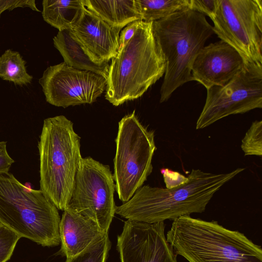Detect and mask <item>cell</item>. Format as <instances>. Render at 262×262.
<instances>
[{"label":"cell","mask_w":262,"mask_h":262,"mask_svg":"<svg viewBox=\"0 0 262 262\" xmlns=\"http://www.w3.org/2000/svg\"><path fill=\"white\" fill-rule=\"evenodd\" d=\"M245 169L216 174L192 169L188 180L177 187H141L127 202L116 206L115 213L127 220L153 224L202 213L214 194Z\"/></svg>","instance_id":"obj_1"},{"label":"cell","mask_w":262,"mask_h":262,"mask_svg":"<svg viewBox=\"0 0 262 262\" xmlns=\"http://www.w3.org/2000/svg\"><path fill=\"white\" fill-rule=\"evenodd\" d=\"M152 31L166 63L160 92L162 103L178 88L193 81V63L214 32L204 15L190 9L152 22Z\"/></svg>","instance_id":"obj_2"},{"label":"cell","mask_w":262,"mask_h":262,"mask_svg":"<svg viewBox=\"0 0 262 262\" xmlns=\"http://www.w3.org/2000/svg\"><path fill=\"white\" fill-rule=\"evenodd\" d=\"M166 237L174 253L189 262H262L259 246L215 221L182 216L173 220Z\"/></svg>","instance_id":"obj_3"},{"label":"cell","mask_w":262,"mask_h":262,"mask_svg":"<svg viewBox=\"0 0 262 262\" xmlns=\"http://www.w3.org/2000/svg\"><path fill=\"white\" fill-rule=\"evenodd\" d=\"M111 60L105 99L117 106L141 97L164 75L166 68L152 22L140 20L134 35Z\"/></svg>","instance_id":"obj_4"},{"label":"cell","mask_w":262,"mask_h":262,"mask_svg":"<svg viewBox=\"0 0 262 262\" xmlns=\"http://www.w3.org/2000/svg\"><path fill=\"white\" fill-rule=\"evenodd\" d=\"M40 190L56 207L65 210L82 157L80 137L64 116L43 120L39 137Z\"/></svg>","instance_id":"obj_5"},{"label":"cell","mask_w":262,"mask_h":262,"mask_svg":"<svg viewBox=\"0 0 262 262\" xmlns=\"http://www.w3.org/2000/svg\"><path fill=\"white\" fill-rule=\"evenodd\" d=\"M58 209L40 190L21 183L12 173L0 174V223L44 247L60 243Z\"/></svg>","instance_id":"obj_6"},{"label":"cell","mask_w":262,"mask_h":262,"mask_svg":"<svg viewBox=\"0 0 262 262\" xmlns=\"http://www.w3.org/2000/svg\"><path fill=\"white\" fill-rule=\"evenodd\" d=\"M115 141L113 176L119 198L124 203L152 172V159L157 148L154 132L140 122L135 111L119 121Z\"/></svg>","instance_id":"obj_7"},{"label":"cell","mask_w":262,"mask_h":262,"mask_svg":"<svg viewBox=\"0 0 262 262\" xmlns=\"http://www.w3.org/2000/svg\"><path fill=\"white\" fill-rule=\"evenodd\" d=\"M214 33L246 61L262 63V1L218 0Z\"/></svg>","instance_id":"obj_8"},{"label":"cell","mask_w":262,"mask_h":262,"mask_svg":"<svg viewBox=\"0 0 262 262\" xmlns=\"http://www.w3.org/2000/svg\"><path fill=\"white\" fill-rule=\"evenodd\" d=\"M115 184L110 166L90 157L82 158L67 208L108 232L115 213Z\"/></svg>","instance_id":"obj_9"},{"label":"cell","mask_w":262,"mask_h":262,"mask_svg":"<svg viewBox=\"0 0 262 262\" xmlns=\"http://www.w3.org/2000/svg\"><path fill=\"white\" fill-rule=\"evenodd\" d=\"M262 108V63L247 61L243 69L224 86L207 89L196 129L204 128L231 115Z\"/></svg>","instance_id":"obj_10"},{"label":"cell","mask_w":262,"mask_h":262,"mask_svg":"<svg viewBox=\"0 0 262 262\" xmlns=\"http://www.w3.org/2000/svg\"><path fill=\"white\" fill-rule=\"evenodd\" d=\"M38 82L46 101L63 108L93 103L103 94L107 84L103 76L71 68L64 62L48 67Z\"/></svg>","instance_id":"obj_11"},{"label":"cell","mask_w":262,"mask_h":262,"mask_svg":"<svg viewBox=\"0 0 262 262\" xmlns=\"http://www.w3.org/2000/svg\"><path fill=\"white\" fill-rule=\"evenodd\" d=\"M165 227L164 222L125 221L117 236L121 262H178L165 236Z\"/></svg>","instance_id":"obj_12"},{"label":"cell","mask_w":262,"mask_h":262,"mask_svg":"<svg viewBox=\"0 0 262 262\" xmlns=\"http://www.w3.org/2000/svg\"><path fill=\"white\" fill-rule=\"evenodd\" d=\"M247 62L236 50L221 40L204 46L199 53L192 64V77L206 89L222 86L234 78Z\"/></svg>","instance_id":"obj_13"},{"label":"cell","mask_w":262,"mask_h":262,"mask_svg":"<svg viewBox=\"0 0 262 262\" xmlns=\"http://www.w3.org/2000/svg\"><path fill=\"white\" fill-rule=\"evenodd\" d=\"M71 30L85 48L102 60L110 61L116 55L122 29L112 27L85 7Z\"/></svg>","instance_id":"obj_14"},{"label":"cell","mask_w":262,"mask_h":262,"mask_svg":"<svg viewBox=\"0 0 262 262\" xmlns=\"http://www.w3.org/2000/svg\"><path fill=\"white\" fill-rule=\"evenodd\" d=\"M105 233L92 220L67 208L59 224L60 254L67 258L86 249Z\"/></svg>","instance_id":"obj_15"},{"label":"cell","mask_w":262,"mask_h":262,"mask_svg":"<svg viewBox=\"0 0 262 262\" xmlns=\"http://www.w3.org/2000/svg\"><path fill=\"white\" fill-rule=\"evenodd\" d=\"M55 48L68 66L99 74L107 79L110 61L102 60L85 48L71 29L58 31L53 39Z\"/></svg>","instance_id":"obj_16"},{"label":"cell","mask_w":262,"mask_h":262,"mask_svg":"<svg viewBox=\"0 0 262 262\" xmlns=\"http://www.w3.org/2000/svg\"><path fill=\"white\" fill-rule=\"evenodd\" d=\"M84 6L113 27L123 29L141 20L136 0H82Z\"/></svg>","instance_id":"obj_17"},{"label":"cell","mask_w":262,"mask_h":262,"mask_svg":"<svg viewBox=\"0 0 262 262\" xmlns=\"http://www.w3.org/2000/svg\"><path fill=\"white\" fill-rule=\"evenodd\" d=\"M42 6L43 20L58 31L71 29L84 7L82 0H43Z\"/></svg>","instance_id":"obj_18"},{"label":"cell","mask_w":262,"mask_h":262,"mask_svg":"<svg viewBox=\"0 0 262 262\" xmlns=\"http://www.w3.org/2000/svg\"><path fill=\"white\" fill-rule=\"evenodd\" d=\"M190 0H136L141 20L154 22L189 9Z\"/></svg>","instance_id":"obj_19"},{"label":"cell","mask_w":262,"mask_h":262,"mask_svg":"<svg viewBox=\"0 0 262 262\" xmlns=\"http://www.w3.org/2000/svg\"><path fill=\"white\" fill-rule=\"evenodd\" d=\"M26 64L19 52L6 50L0 56V78L20 86L31 83L33 76L27 72Z\"/></svg>","instance_id":"obj_20"},{"label":"cell","mask_w":262,"mask_h":262,"mask_svg":"<svg viewBox=\"0 0 262 262\" xmlns=\"http://www.w3.org/2000/svg\"><path fill=\"white\" fill-rule=\"evenodd\" d=\"M111 248L108 232L105 233L78 254L66 262H106Z\"/></svg>","instance_id":"obj_21"},{"label":"cell","mask_w":262,"mask_h":262,"mask_svg":"<svg viewBox=\"0 0 262 262\" xmlns=\"http://www.w3.org/2000/svg\"><path fill=\"white\" fill-rule=\"evenodd\" d=\"M245 156L262 155V121H253L242 140Z\"/></svg>","instance_id":"obj_22"},{"label":"cell","mask_w":262,"mask_h":262,"mask_svg":"<svg viewBox=\"0 0 262 262\" xmlns=\"http://www.w3.org/2000/svg\"><path fill=\"white\" fill-rule=\"evenodd\" d=\"M21 237L0 223V262H7L12 255Z\"/></svg>","instance_id":"obj_23"},{"label":"cell","mask_w":262,"mask_h":262,"mask_svg":"<svg viewBox=\"0 0 262 262\" xmlns=\"http://www.w3.org/2000/svg\"><path fill=\"white\" fill-rule=\"evenodd\" d=\"M217 4L218 0H190L189 9L211 19L215 14Z\"/></svg>","instance_id":"obj_24"},{"label":"cell","mask_w":262,"mask_h":262,"mask_svg":"<svg viewBox=\"0 0 262 262\" xmlns=\"http://www.w3.org/2000/svg\"><path fill=\"white\" fill-rule=\"evenodd\" d=\"M26 7L40 12L36 5L35 0H0V17L5 10L11 11L17 8Z\"/></svg>","instance_id":"obj_25"},{"label":"cell","mask_w":262,"mask_h":262,"mask_svg":"<svg viewBox=\"0 0 262 262\" xmlns=\"http://www.w3.org/2000/svg\"><path fill=\"white\" fill-rule=\"evenodd\" d=\"M167 188H172L185 183L188 180V177L170 170L167 168H163L161 170Z\"/></svg>","instance_id":"obj_26"},{"label":"cell","mask_w":262,"mask_h":262,"mask_svg":"<svg viewBox=\"0 0 262 262\" xmlns=\"http://www.w3.org/2000/svg\"><path fill=\"white\" fill-rule=\"evenodd\" d=\"M14 160L9 155L7 148V142L0 141V174L9 172Z\"/></svg>","instance_id":"obj_27"},{"label":"cell","mask_w":262,"mask_h":262,"mask_svg":"<svg viewBox=\"0 0 262 262\" xmlns=\"http://www.w3.org/2000/svg\"><path fill=\"white\" fill-rule=\"evenodd\" d=\"M139 21H135L129 24L121 31L119 38V48L132 37L138 27Z\"/></svg>","instance_id":"obj_28"}]
</instances>
